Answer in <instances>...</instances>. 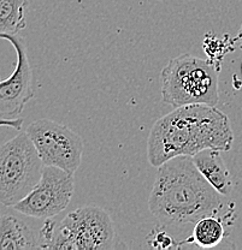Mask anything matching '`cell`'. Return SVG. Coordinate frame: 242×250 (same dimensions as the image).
Masks as SVG:
<instances>
[{
    "mask_svg": "<svg viewBox=\"0 0 242 250\" xmlns=\"http://www.w3.org/2000/svg\"><path fill=\"white\" fill-rule=\"evenodd\" d=\"M234 132L228 116L216 106L176 107L153 124L147 140V159L154 167L181 155L193 156L204 149L228 152Z\"/></svg>",
    "mask_w": 242,
    "mask_h": 250,
    "instance_id": "cell-1",
    "label": "cell"
},
{
    "mask_svg": "<svg viewBox=\"0 0 242 250\" xmlns=\"http://www.w3.org/2000/svg\"><path fill=\"white\" fill-rule=\"evenodd\" d=\"M157 168L148 207L163 225L193 226L199 219L220 212L222 195L200 173L192 156H176Z\"/></svg>",
    "mask_w": 242,
    "mask_h": 250,
    "instance_id": "cell-2",
    "label": "cell"
},
{
    "mask_svg": "<svg viewBox=\"0 0 242 250\" xmlns=\"http://www.w3.org/2000/svg\"><path fill=\"white\" fill-rule=\"evenodd\" d=\"M40 249L110 250L126 248L104 208L86 206L72 210L59 224L46 219L39 232Z\"/></svg>",
    "mask_w": 242,
    "mask_h": 250,
    "instance_id": "cell-3",
    "label": "cell"
},
{
    "mask_svg": "<svg viewBox=\"0 0 242 250\" xmlns=\"http://www.w3.org/2000/svg\"><path fill=\"white\" fill-rule=\"evenodd\" d=\"M161 96L165 104L217 106L218 71L210 61L191 54H181L166 64L160 75Z\"/></svg>",
    "mask_w": 242,
    "mask_h": 250,
    "instance_id": "cell-4",
    "label": "cell"
},
{
    "mask_svg": "<svg viewBox=\"0 0 242 250\" xmlns=\"http://www.w3.org/2000/svg\"><path fill=\"white\" fill-rule=\"evenodd\" d=\"M44 164L27 135L0 146V203L14 207L40 181Z\"/></svg>",
    "mask_w": 242,
    "mask_h": 250,
    "instance_id": "cell-5",
    "label": "cell"
},
{
    "mask_svg": "<svg viewBox=\"0 0 242 250\" xmlns=\"http://www.w3.org/2000/svg\"><path fill=\"white\" fill-rule=\"evenodd\" d=\"M45 166L75 173L82 163L83 141L71 129L51 119H38L25 130Z\"/></svg>",
    "mask_w": 242,
    "mask_h": 250,
    "instance_id": "cell-6",
    "label": "cell"
},
{
    "mask_svg": "<svg viewBox=\"0 0 242 250\" xmlns=\"http://www.w3.org/2000/svg\"><path fill=\"white\" fill-rule=\"evenodd\" d=\"M74 192V173L56 166H44L38 184L12 208L27 217L53 218L69 206Z\"/></svg>",
    "mask_w": 242,
    "mask_h": 250,
    "instance_id": "cell-7",
    "label": "cell"
},
{
    "mask_svg": "<svg viewBox=\"0 0 242 250\" xmlns=\"http://www.w3.org/2000/svg\"><path fill=\"white\" fill-rule=\"evenodd\" d=\"M16 51L17 62L11 76L0 81V119L16 118L34 96L33 72L28 58L27 42L18 34H2Z\"/></svg>",
    "mask_w": 242,
    "mask_h": 250,
    "instance_id": "cell-8",
    "label": "cell"
},
{
    "mask_svg": "<svg viewBox=\"0 0 242 250\" xmlns=\"http://www.w3.org/2000/svg\"><path fill=\"white\" fill-rule=\"evenodd\" d=\"M194 165L204 178L223 196H226L233 189V181L220 155V150L204 149L192 156Z\"/></svg>",
    "mask_w": 242,
    "mask_h": 250,
    "instance_id": "cell-9",
    "label": "cell"
},
{
    "mask_svg": "<svg viewBox=\"0 0 242 250\" xmlns=\"http://www.w3.org/2000/svg\"><path fill=\"white\" fill-rule=\"evenodd\" d=\"M40 249L39 233L16 215H0V250Z\"/></svg>",
    "mask_w": 242,
    "mask_h": 250,
    "instance_id": "cell-10",
    "label": "cell"
},
{
    "mask_svg": "<svg viewBox=\"0 0 242 250\" xmlns=\"http://www.w3.org/2000/svg\"><path fill=\"white\" fill-rule=\"evenodd\" d=\"M224 236L225 230L220 219L216 218V215H207L194 224L188 242H193L200 248L210 249L217 247Z\"/></svg>",
    "mask_w": 242,
    "mask_h": 250,
    "instance_id": "cell-11",
    "label": "cell"
},
{
    "mask_svg": "<svg viewBox=\"0 0 242 250\" xmlns=\"http://www.w3.org/2000/svg\"><path fill=\"white\" fill-rule=\"evenodd\" d=\"M28 0H0V35L18 34L27 27Z\"/></svg>",
    "mask_w": 242,
    "mask_h": 250,
    "instance_id": "cell-12",
    "label": "cell"
},
{
    "mask_svg": "<svg viewBox=\"0 0 242 250\" xmlns=\"http://www.w3.org/2000/svg\"><path fill=\"white\" fill-rule=\"evenodd\" d=\"M147 243L153 248L166 249L173 247L174 239L166 232H155L153 237H147Z\"/></svg>",
    "mask_w": 242,
    "mask_h": 250,
    "instance_id": "cell-13",
    "label": "cell"
},
{
    "mask_svg": "<svg viewBox=\"0 0 242 250\" xmlns=\"http://www.w3.org/2000/svg\"><path fill=\"white\" fill-rule=\"evenodd\" d=\"M23 119L22 118H10V119H0V126L14 127V129L20 130L22 127Z\"/></svg>",
    "mask_w": 242,
    "mask_h": 250,
    "instance_id": "cell-14",
    "label": "cell"
},
{
    "mask_svg": "<svg viewBox=\"0 0 242 250\" xmlns=\"http://www.w3.org/2000/svg\"><path fill=\"white\" fill-rule=\"evenodd\" d=\"M236 40H238L239 42L241 43V46H242V24H241V28H240V30H239V34H238V36H236Z\"/></svg>",
    "mask_w": 242,
    "mask_h": 250,
    "instance_id": "cell-15",
    "label": "cell"
}]
</instances>
